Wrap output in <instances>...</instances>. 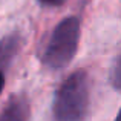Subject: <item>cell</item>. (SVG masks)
<instances>
[{
  "label": "cell",
  "mask_w": 121,
  "mask_h": 121,
  "mask_svg": "<svg viewBox=\"0 0 121 121\" xmlns=\"http://www.w3.org/2000/svg\"><path fill=\"white\" fill-rule=\"evenodd\" d=\"M91 103V83L84 71H75L57 89L52 103L54 121H84Z\"/></svg>",
  "instance_id": "cell-1"
},
{
  "label": "cell",
  "mask_w": 121,
  "mask_h": 121,
  "mask_svg": "<svg viewBox=\"0 0 121 121\" xmlns=\"http://www.w3.org/2000/svg\"><path fill=\"white\" fill-rule=\"evenodd\" d=\"M80 43V20L77 17H66L54 28L41 61L49 69H63L72 61Z\"/></svg>",
  "instance_id": "cell-2"
},
{
  "label": "cell",
  "mask_w": 121,
  "mask_h": 121,
  "mask_svg": "<svg viewBox=\"0 0 121 121\" xmlns=\"http://www.w3.org/2000/svg\"><path fill=\"white\" fill-rule=\"evenodd\" d=\"M31 106L26 97L14 95L0 112V121H29Z\"/></svg>",
  "instance_id": "cell-3"
},
{
  "label": "cell",
  "mask_w": 121,
  "mask_h": 121,
  "mask_svg": "<svg viewBox=\"0 0 121 121\" xmlns=\"http://www.w3.org/2000/svg\"><path fill=\"white\" fill-rule=\"evenodd\" d=\"M20 46L22 39L18 34H9L0 40V72H5V69L11 65L20 51Z\"/></svg>",
  "instance_id": "cell-4"
},
{
  "label": "cell",
  "mask_w": 121,
  "mask_h": 121,
  "mask_svg": "<svg viewBox=\"0 0 121 121\" xmlns=\"http://www.w3.org/2000/svg\"><path fill=\"white\" fill-rule=\"evenodd\" d=\"M110 84L117 91H121V55L115 60L112 69H110Z\"/></svg>",
  "instance_id": "cell-5"
},
{
  "label": "cell",
  "mask_w": 121,
  "mask_h": 121,
  "mask_svg": "<svg viewBox=\"0 0 121 121\" xmlns=\"http://www.w3.org/2000/svg\"><path fill=\"white\" fill-rule=\"evenodd\" d=\"M65 2L66 0H39V3L43 6H60Z\"/></svg>",
  "instance_id": "cell-6"
},
{
  "label": "cell",
  "mask_w": 121,
  "mask_h": 121,
  "mask_svg": "<svg viewBox=\"0 0 121 121\" xmlns=\"http://www.w3.org/2000/svg\"><path fill=\"white\" fill-rule=\"evenodd\" d=\"M5 87V72H0V94Z\"/></svg>",
  "instance_id": "cell-7"
},
{
  "label": "cell",
  "mask_w": 121,
  "mask_h": 121,
  "mask_svg": "<svg viewBox=\"0 0 121 121\" xmlns=\"http://www.w3.org/2000/svg\"><path fill=\"white\" fill-rule=\"evenodd\" d=\"M115 121H121V109H120L118 115H117V118H115Z\"/></svg>",
  "instance_id": "cell-8"
}]
</instances>
